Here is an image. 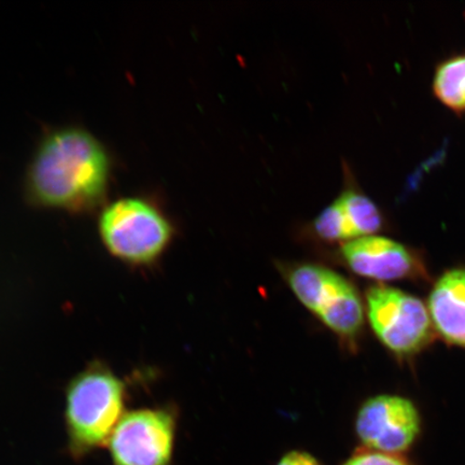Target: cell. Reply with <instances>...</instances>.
<instances>
[{"label": "cell", "mask_w": 465, "mask_h": 465, "mask_svg": "<svg viewBox=\"0 0 465 465\" xmlns=\"http://www.w3.org/2000/svg\"><path fill=\"white\" fill-rule=\"evenodd\" d=\"M421 420L417 407L399 395H377L357 412L354 430L364 449L400 455L415 443Z\"/></svg>", "instance_id": "obj_7"}, {"label": "cell", "mask_w": 465, "mask_h": 465, "mask_svg": "<svg viewBox=\"0 0 465 465\" xmlns=\"http://www.w3.org/2000/svg\"><path fill=\"white\" fill-rule=\"evenodd\" d=\"M364 305L377 339L397 356H414L433 341L428 307L416 296L381 283L366 291Z\"/></svg>", "instance_id": "obj_5"}, {"label": "cell", "mask_w": 465, "mask_h": 465, "mask_svg": "<svg viewBox=\"0 0 465 465\" xmlns=\"http://www.w3.org/2000/svg\"><path fill=\"white\" fill-rule=\"evenodd\" d=\"M346 185L334 200L354 240L373 236L382 229L383 218L376 203L353 184L352 177H347Z\"/></svg>", "instance_id": "obj_10"}, {"label": "cell", "mask_w": 465, "mask_h": 465, "mask_svg": "<svg viewBox=\"0 0 465 465\" xmlns=\"http://www.w3.org/2000/svg\"><path fill=\"white\" fill-rule=\"evenodd\" d=\"M275 465H322V463L310 452L291 450L284 453Z\"/></svg>", "instance_id": "obj_14"}, {"label": "cell", "mask_w": 465, "mask_h": 465, "mask_svg": "<svg viewBox=\"0 0 465 465\" xmlns=\"http://www.w3.org/2000/svg\"><path fill=\"white\" fill-rule=\"evenodd\" d=\"M434 91L440 100L455 110L465 109V56L452 58L439 68Z\"/></svg>", "instance_id": "obj_11"}, {"label": "cell", "mask_w": 465, "mask_h": 465, "mask_svg": "<svg viewBox=\"0 0 465 465\" xmlns=\"http://www.w3.org/2000/svg\"><path fill=\"white\" fill-rule=\"evenodd\" d=\"M98 232L114 258L133 266H149L171 246L174 229L153 200L124 197L103 208Z\"/></svg>", "instance_id": "obj_3"}, {"label": "cell", "mask_w": 465, "mask_h": 465, "mask_svg": "<svg viewBox=\"0 0 465 465\" xmlns=\"http://www.w3.org/2000/svg\"><path fill=\"white\" fill-rule=\"evenodd\" d=\"M112 173V158L95 136L62 127L39 143L26 173V196L37 207L90 213L106 201Z\"/></svg>", "instance_id": "obj_1"}, {"label": "cell", "mask_w": 465, "mask_h": 465, "mask_svg": "<svg viewBox=\"0 0 465 465\" xmlns=\"http://www.w3.org/2000/svg\"><path fill=\"white\" fill-rule=\"evenodd\" d=\"M312 231L319 241L324 242L340 243L341 246L353 241L351 232L349 230L341 208L335 201L331 203L313 219Z\"/></svg>", "instance_id": "obj_12"}, {"label": "cell", "mask_w": 465, "mask_h": 465, "mask_svg": "<svg viewBox=\"0 0 465 465\" xmlns=\"http://www.w3.org/2000/svg\"><path fill=\"white\" fill-rule=\"evenodd\" d=\"M284 275L296 299L313 316L347 346H356L364 327L365 305L347 278L313 263L292 265Z\"/></svg>", "instance_id": "obj_4"}, {"label": "cell", "mask_w": 465, "mask_h": 465, "mask_svg": "<svg viewBox=\"0 0 465 465\" xmlns=\"http://www.w3.org/2000/svg\"><path fill=\"white\" fill-rule=\"evenodd\" d=\"M177 418L164 407L125 412L108 441L112 465H173Z\"/></svg>", "instance_id": "obj_6"}, {"label": "cell", "mask_w": 465, "mask_h": 465, "mask_svg": "<svg viewBox=\"0 0 465 465\" xmlns=\"http://www.w3.org/2000/svg\"><path fill=\"white\" fill-rule=\"evenodd\" d=\"M340 258L354 274L380 282L423 279L426 267L412 250L391 238L368 236L340 246Z\"/></svg>", "instance_id": "obj_8"}, {"label": "cell", "mask_w": 465, "mask_h": 465, "mask_svg": "<svg viewBox=\"0 0 465 465\" xmlns=\"http://www.w3.org/2000/svg\"><path fill=\"white\" fill-rule=\"evenodd\" d=\"M341 465H410L400 455H392L368 449H360L346 459Z\"/></svg>", "instance_id": "obj_13"}, {"label": "cell", "mask_w": 465, "mask_h": 465, "mask_svg": "<svg viewBox=\"0 0 465 465\" xmlns=\"http://www.w3.org/2000/svg\"><path fill=\"white\" fill-rule=\"evenodd\" d=\"M126 386L106 364L93 362L74 377L65 394L68 455L81 461L107 446L125 414Z\"/></svg>", "instance_id": "obj_2"}, {"label": "cell", "mask_w": 465, "mask_h": 465, "mask_svg": "<svg viewBox=\"0 0 465 465\" xmlns=\"http://www.w3.org/2000/svg\"><path fill=\"white\" fill-rule=\"evenodd\" d=\"M433 328L449 344L465 348V269L444 272L428 302Z\"/></svg>", "instance_id": "obj_9"}]
</instances>
